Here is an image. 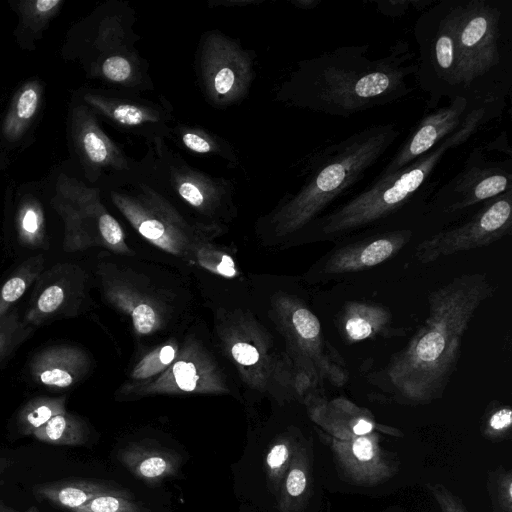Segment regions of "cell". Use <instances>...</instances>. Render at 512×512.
<instances>
[{
	"label": "cell",
	"instance_id": "6da1fadb",
	"mask_svg": "<svg viewBox=\"0 0 512 512\" xmlns=\"http://www.w3.org/2000/svg\"><path fill=\"white\" fill-rule=\"evenodd\" d=\"M416 79L433 109L463 98L471 111L500 116L512 88V1L443 0L415 22Z\"/></svg>",
	"mask_w": 512,
	"mask_h": 512
},
{
	"label": "cell",
	"instance_id": "7a4b0ae2",
	"mask_svg": "<svg viewBox=\"0 0 512 512\" xmlns=\"http://www.w3.org/2000/svg\"><path fill=\"white\" fill-rule=\"evenodd\" d=\"M369 45L345 46L299 61L280 83L275 100L289 107L349 117L397 102L413 88L417 63L406 41H396L378 59Z\"/></svg>",
	"mask_w": 512,
	"mask_h": 512
},
{
	"label": "cell",
	"instance_id": "3957f363",
	"mask_svg": "<svg viewBox=\"0 0 512 512\" xmlns=\"http://www.w3.org/2000/svg\"><path fill=\"white\" fill-rule=\"evenodd\" d=\"M493 292L485 273L463 274L430 291L426 320L369 381L412 404L441 397L457 369L462 338Z\"/></svg>",
	"mask_w": 512,
	"mask_h": 512
},
{
	"label": "cell",
	"instance_id": "277c9868",
	"mask_svg": "<svg viewBox=\"0 0 512 512\" xmlns=\"http://www.w3.org/2000/svg\"><path fill=\"white\" fill-rule=\"evenodd\" d=\"M399 134L393 123L374 124L311 154L302 186L264 217L266 230L275 239L304 231L366 175Z\"/></svg>",
	"mask_w": 512,
	"mask_h": 512
},
{
	"label": "cell",
	"instance_id": "5b68a950",
	"mask_svg": "<svg viewBox=\"0 0 512 512\" xmlns=\"http://www.w3.org/2000/svg\"><path fill=\"white\" fill-rule=\"evenodd\" d=\"M489 121L483 112H472L458 130L428 153L397 172L378 175L366 189L324 213L305 230L315 240H336L385 224L409 207H427V199L438 185L432 175L444 155L465 143Z\"/></svg>",
	"mask_w": 512,
	"mask_h": 512
},
{
	"label": "cell",
	"instance_id": "8992f818",
	"mask_svg": "<svg viewBox=\"0 0 512 512\" xmlns=\"http://www.w3.org/2000/svg\"><path fill=\"white\" fill-rule=\"evenodd\" d=\"M134 10L124 2L97 7L68 32L63 58L80 64L88 79L142 94L154 90L148 62L136 49Z\"/></svg>",
	"mask_w": 512,
	"mask_h": 512
},
{
	"label": "cell",
	"instance_id": "52a82bcc",
	"mask_svg": "<svg viewBox=\"0 0 512 512\" xmlns=\"http://www.w3.org/2000/svg\"><path fill=\"white\" fill-rule=\"evenodd\" d=\"M97 187L102 196L153 246L184 260H193L196 246L210 241L220 225L191 221L135 165L105 178Z\"/></svg>",
	"mask_w": 512,
	"mask_h": 512
},
{
	"label": "cell",
	"instance_id": "ba28073f",
	"mask_svg": "<svg viewBox=\"0 0 512 512\" xmlns=\"http://www.w3.org/2000/svg\"><path fill=\"white\" fill-rule=\"evenodd\" d=\"M146 152L137 160L143 175L177 206L219 225L217 220L235 212V185L230 179L215 177L190 165L165 139L146 141Z\"/></svg>",
	"mask_w": 512,
	"mask_h": 512
},
{
	"label": "cell",
	"instance_id": "9c48e42d",
	"mask_svg": "<svg viewBox=\"0 0 512 512\" xmlns=\"http://www.w3.org/2000/svg\"><path fill=\"white\" fill-rule=\"evenodd\" d=\"M50 205L64 225L65 251L100 246L122 255L133 254L122 226L103 203L99 187L61 172L56 177Z\"/></svg>",
	"mask_w": 512,
	"mask_h": 512
},
{
	"label": "cell",
	"instance_id": "30bf717a",
	"mask_svg": "<svg viewBox=\"0 0 512 512\" xmlns=\"http://www.w3.org/2000/svg\"><path fill=\"white\" fill-rule=\"evenodd\" d=\"M271 312L292 363L305 370L317 384L329 382L335 387L346 384L348 370L343 358L325 339L319 319L302 299L277 294Z\"/></svg>",
	"mask_w": 512,
	"mask_h": 512
},
{
	"label": "cell",
	"instance_id": "8fae6325",
	"mask_svg": "<svg viewBox=\"0 0 512 512\" xmlns=\"http://www.w3.org/2000/svg\"><path fill=\"white\" fill-rule=\"evenodd\" d=\"M256 54L218 29L204 32L195 54L197 84L214 108L241 103L256 77Z\"/></svg>",
	"mask_w": 512,
	"mask_h": 512
},
{
	"label": "cell",
	"instance_id": "7c38bea8",
	"mask_svg": "<svg viewBox=\"0 0 512 512\" xmlns=\"http://www.w3.org/2000/svg\"><path fill=\"white\" fill-rule=\"evenodd\" d=\"M509 190H512V159L490 160L481 147H475L458 174L428 201L425 213L456 222Z\"/></svg>",
	"mask_w": 512,
	"mask_h": 512
},
{
	"label": "cell",
	"instance_id": "4fadbf2b",
	"mask_svg": "<svg viewBox=\"0 0 512 512\" xmlns=\"http://www.w3.org/2000/svg\"><path fill=\"white\" fill-rule=\"evenodd\" d=\"M511 230L512 190H509L420 241L415 255L421 263H431L442 257L489 246L509 235Z\"/></svg>",
	"mask_w": 512,
	"mask_h": 512
},
{
	"label": "cell",
	"instance_id": "5bb4252c",
	"mask_svg": "<svg viewBox=\"0 0 512 512\" xmlns=\"http://www.w3.org/2000/svg\"><path fill=\"white\" fill-rule=\"evenodd\" d=\"M74 98L116 130L141 137L145 142L167 140L176 120L173 106L164 96L152 100L132 92L84 87L76 92Z\"/></svg>",
	"mask_w": 512,
	"mask_h": 512
},
{
	"label": "cell",
	"instance_id": "9a60e30c",
	"mask_svg": "<svg viewBox=\"0 0 512 512\" xmlns=\"http://www.w3.org/2000/svg\"><path fill=\"white\" fill-rule=\"evenodd\" d=\"M220 346L236 367L242 381L251 389L267 391L273 384L278 356L266 329L241 309L224 311L217 317Z\"/></svg>",
	"mask_w": 512,
	"mask_h": 512
},
{
	"label": "cell",
	"instance_id": "2e32d148",
	"mask_svg": "<svg viewBox=\"0 0 512 512\" xmlns=\"http://www.w3.org/2000/svg\"><path fill=\"white\" fill-rule=\"evenodd\" d=\"M225 375L213 355L195 337H187L173 363L157 378L139 385H122L117 395L228 394Z\"/></svg>",
	"mask_w": 512,
	"mask_h": 512
},
{
	"label": "cell",
	"instance_id": "e0dca14e",
	"mask_svg": "<svg viewBox=\"0 0 512 512\" xmlns=\"http://www.w3.org/2000/svg\"><path fill=\"white\" fill-rule=\"evenodd\" d=\"M67 131L87 184L97 187L105 178L135 165L136 160L106 134L96 114L76 98L69 107Z\"/></svg>",
	"mask_w": 512,
	"mask_h": 512
},
{
	"label": "cell",
	"instance_id": "ac0fdd59",
	"mask_svg": "<svg viewBox=\"0 0 512 512\" xmlns=\"http://www.w3.org/2000/svg\"><path fill=\"white\" fill-rule=\"evenodd\" d=\"M408 227L341 238L311 267L313 282H326L376 267L397 255L413 238Z\"/></svg>",
	"mask_w": 512,
	"mask_h": 512
},
{
	"label": "cell",
	"instance_id": "d6986e66",
	"mask_svg": "<svg viewBox=\"0 0 512 512\" xmlns=\"http://www.w3.org/2000/svg\"><path fill=\"white\" fill-rule=\"evenodd\" d=\"M85 272L78 265L58 263L43 271L31 297L24 322L31 327L75 317L86 299Z\"/></svg>",
	"mask_w": 512,
	"mask_h": 512
},
{
	"label": "cell",
	"instance_id": "ffe728a7",
	"mask_svg": "<svg viewBox=\"0 0 512 512\" xmlns=\"http://www.w3.org/2000/svg\"><path fill=\"white\" fill-rule=\"evenodd\" d=\"M98 275L105 299L130 318L138 335H151L163 328L167 308L158 297L110 264H100Z\"/></svg>",
	"mask_w": 512,
	"mask_h": 512
},
{
	"label": "cell",
	"instance_id": "44dd1931",
	"mask_svg": "<svg viewBox=\"0 0 512 512\" xmlns=\"http://www.w3.org/2000/svg\"><path fill=\"white\" fill-rule=\"evenodd\" d=\"M473 111L463 98L427 113L403 141L379 176L390 175L408 166L458 130Z\"/></svg>",
	"mask_w": 512,
	"mask_h": 512
},
{
	"label": "cell",
	"instance_id": "7402d4cb",
	"mask_svg": "<svg viewBox=\"0 0 512 512\" xmlns=\"http://www.w3.org/2000/svg\"><path fill=\"white\" fill-rule=\"evenodd\" d=\"M337 463L352 481L374 485L391 477L396 471L391 457L381 449L376 434L344 437L324 435Z\"/></svg>",
	"mask_w": 512,
	"mask_h": 512
},
{
	"label": "cell",
	"instance_id": "603a6c76",
	"mask_svg": "<svg viewBox=\"0 0 512 512\" xmlns=\"http://www.w3.org/2000/svg\"><path fill=\"white\" fill-rule=\"evenodd\" d=\"M91 360L87 352L74 345H55L39 351L31 360L33 380L52 389L76 385L88 373Z\"/></svg>",
	"mask_w": 512,
	"mask_h": 512
},
{
	"label": "cell",
	"instance_id": "cb8c5ba5",
	"mask_svg": "<svg viewBox=\"0 0 512 512\" xmlns=\"http://www.w3.org/2000/svg\"><path fill=\"white\" fill-rule=\"evenodd\" d=\"M337 328L343 340L350 344L406 334V330L394 326L392 313L386 306L362 300L344 303L337 315Z\"/></svg>",
	"mask_w": 512,
	"mask_h": 512
},
{
	"label": "cell",
	"instance_id": "d4e9b609",
	"mask_svg": "<svg viewBox=\"0 0 512 512\" xmlns=\"http://www.w3.org/2000/svg\"><path fill=\"white\" fill-rule=\"evenodd\" d=\"M45 85L38 77L22 82L15 90L0 122V144L15 148L23 143L38 121Z\"/></svg>",
	"mask_w": 512,
	"mask_h": 512
},
{
	"label": "cell",
	"instance_id": "484cf974",
	"mask_svg": "<svg viewBox=\"0 0 512 512\" xmlns=\"http://www.w3.org/2000/svg\"><path fill=\"white\" fill-rule=\"evenodd\" d=\"M117 457L131 474L150 486L176 476L182 463L176 451L146 443H131Z\"/></svg>",
	"mask_w": 512,
	"mask_h": 512
},
{
	"label": "cell",
	"instance_id": "4316f807",
	"mask_svg": "<svg viewBox=\"0 0 512 512\" xmlns=\"http://www.w3.org/2000/svg\"><path fill=\"white\" fill-rule=\"evenodd\" d=\"M9 5L18 17L13 32L16 44L22 50L34 51L65 0H12Z\"/></svg>",
	"mask_w": 512,
	"mask_h": 512
},
{
	"label": "cell",
	"instance_id": "83f0119b",
	"mask_svg": "<svg viewBox=\"0 0 512 512\" xmlns=\"http://www.w3.org/2000/svg\"><path fill=\"white\" fill-rule=\"evenodd\" d=\"M168 139L191 154L217 157L230 167H236L239 164V158L233 146L223 137L204 127L175 120Z\"/></svg>",
	"mask_w": 512,
	"mask_h": 512
},
{
	"label": "cell",
	"instance_id": "f1b7e54d",
	"mask_svg": "<svg viewBox=\"0 0 512 512\" xmlns=\"http://www.w3.org/2000/svg\"><path fill=\"white\" fill-rule=\"evenodd\" d=\"M14 227L21 245L33 249L48 247L45 208L36 192L23 189L17 191Z\"/></svg>",
	"mask_w": 512,
	"mask_h": 512
},
{
	"label": "cell",
	"instance_id": "f546056e",
	"mask_svg": "<svg viewBox=\"0 0 512 512\" xmlns=\"http://www.w3.org/2000/svg\"><path fill=\"white\" fill-rule=\"evenodd\" d=\"M311 465L307 446L298 441L277 493L280 512H299L309 495Z\"/></svg>",
	"mask_w": 512,
	"mask_h": 512
},
{
	"label": "cell",
	"instance_id": "4dcf8cb0",
	"mask_svg": "<svg viewBox=\"0 0 512 512\" xmlns=\"http://www.w3.org/2000/svg\"><path fill=\"white\" fill-rule=\"evenodd\" d=\"M120 492L123 491L103 482L91 480L58 481L36 488L39 497L69 511L86 504L96 496Z\"/></svg>",
	"mask_w": 512,
	"mask_h": 512
},
{
	"label": "cell",
	"instance_id": "1f68e13d",
	"mask_svg": "<svg viewBox=\"0 0 512 512\" xmlns=\"http://www.w3.org/2000/svg\"><path fill=\"white\" fill-rule=\"evenodd\" d=\"M44 257L32 256L22 262L0 287V321L12 310L44 271Z\"/></svg>",
	"mask_w": 512,
	"mask_h": 512
},
{
	"label": "cell",
	"instance_id": "d6a6232c",
	"mask_svg": "<svg viewBox=\"0 0 512 512\" xmlns=\"http://www.w3.org/2000/svg\"><path fill=\"white\" fill-rule=\"evenodd\" d=\"M88 427L78 416L68 413L58 414L33 432V436L41 442L77 446L88 440Z\"/></svg>",
	"mask_w": 512,
	"mask_h": 512
},
{
	"label": "cell",
	"instance_id": "836d02e7",
	"mask_svg": "<svg viewBox=\"0 0 512 512\" xmlns=\"http://www.w3.org/2000/svg\"><path fill=\"white\" fill-rule=\"evenodd\" d=\"M181 343L171 338L145 354L132 368L125 385L147 383L160 376L176 359Z\"/></svg>",
	"mask_w": 512,
	"mask_h": 512
},
{
	"label": "cell",
	"instance_id": "e575fe53",
	"mask_svg": "<svg viewBox=\"0 0 512 512\" xmlns=\"http://www.w3.org/2000/svg\"><path fill=\"white\" fill-rule=\"evenodd\" d=\"M298 440L291 434H282L268 446L264 468L269 489L277 495L282 480L293 458Z\"/></svg>",
	"mask_w": 512,
	"mask_h": 512
},
{
	"label": "cell",
	"instance_id": "d590c367",
	"mask_svg": "<svg viewBox=\"0 0 512 512\" xmlns=\"http://www.w3.org/2000/svg\"><path fill=\"white\" fill-rule=\"evenodd\" d=\"M66 397L40 396L30 399L19 410L17 425L24 435H32L54 416L64 413Z\"/></svg>",
	"mask_w": 512,
	"mask_h": 512
},
{
	"label": "cell",
	"instance_id": "8d00e7d4",
	"mask_svg": "<svg viewBox=\"0 0 512 512\" xmlns=\"http://www.w3.org/2000/svg\"><path fill=\"white\" fill-rule=\"evenodd\" d=\"M193 260L204 269L225 278L238 275L234 259L210 243L203 241L194 249Z\"/></svg>",
	"mask_w": 512,
	"mask_h": 512
},
{
	"label": "cell",
	"instance_id": "74e56055",
	"mask_svg": "<svg viewBox=\"0 0 512 512\" xmlns=\"http://www.w3.org/2000/svg\"><path fill=\"white\" fill-rule=\"evenodd\" d=\"M33 327L21 320L14 309L0 321V364L32 333Z\"/></svg>",
	"mask_w": 512,
	"mask_h": 512
},
{
	"label": "cell",
	"instance_id": "f35d334b",
	"mask_svg": "<svg viewBox=\"0 0 512 512\" xmlns=\"http://www.w3.org/2000/svg\"><path fill=\"white\" fill-rule=\"evenodd\" d=\"M70 512H148L125 491L96 496L86 504Z\"/></svg>",
	"mask_w": 512,
	"mask_h": 512
},
{
	"label": "cell",
	"instance_id": "ab89813d",
	"mask_svg": "<svg viewBox=\"0 0 512 512\" xmlns=\"http://www.w3.org/2000/svg\"><path fill=\"white\" fill-rule=\"evenodd\" d=\"M512 425V410L507 405L498 406L487 417L485 431L489 436H501L508 432Z\"/></svg>",
	"mask_w": 512,
	"mask_h": 512
},
{
	"label": "cell",
	"instance_id": "60d3db41",
	"mask_svg": "<svg viewBox=\"0 0 512 512\" xmlns=\"http://www.w3.org/2000/svg\"><path fill=\"white\" fill-rule=\"evenodd\" d=\"M429 489L442 512H468L461 501L442 484L430 485Z\"/></svg>",
	"mask_w": 512,
	"mask_h": 512
},
{
	"label": "cell",
	"instance_id": "b9f144b4",
	"mask_svg": "<svg viewBox=\"0 0 512 512\" xmlns=\"http://www.w3.org/2000/svg\"><path fill=\"white\" fill-rule=\"evenodd\" d=\"M372 3L380 14L392 18L402 17L410 8H414V0H384Z\"/></svg>",
	"mask_w": 512,
	"mask_h": 512
},
{
	"label": "cell",
	"instance_id": "7bdbcfd3",
	"mask_svg": "<svg viewBox=\"0 0 512 512\" xmlns=\"http://www.w3.org/2000/svg\"><path fill=\"white\" fill-rule=\"evenodd\" d=\"M497 499L505 512H511L512 479L510 472H507L498 478Z\"/></svg>",
	"mask_w": 512,
	"mask_h": 512
},
{
	"label": "cell",
	"instance_id": "ee69618b",
	"mask_svg": "<svg viewBox=\"0 0 512 512\" xmlns=\"http://www.w3.org/2000/svg\"><path fill=\"white\" fill-rule=\"evenodd\" d=\"M261 0H210L208 2L209 7H245L249 5H258Z\"/></svg>",
	"mask_w": 512,
	"mask_h": 512
},
{
	"label": "cell",
	"instance_id": "f6af8a7d",
	"mask_svg": "<svg viewBox=\"0 0 512 512\" xmlns=\"http://www.w3.org/2000/svg\"><path fill=\"white\" fill-rule=\"evenodd\" d=\"M487 150H499L506 153L509 158H511L512 152L507 140L506 131L502 132L497 138L488 143Z\"/></svg>",
	"mask_w": 512,
	"mask_h": 512
},
{
	"label": "cell",
	"instance_id": "bcb514c9",
	"mask_svg": "<svg viewBox=\"0 0 512 512\" xmlns=\"http://www.w3.org/2000/svg\"><path fill=\"white\" fill-rule=\"evenodd\" d=\"M290 3L299 9L312 10L321 3V0H291Z\"/></svg>",
	"mask_w": 512,
	"mask_h": 512
},
{
	"label": "cell",
	"instance_id": "7dc6e473",
	"mask_svg": "<svg viewBox=\"0 0 512 512\" xmlns=\"http://www.w3.org/2000/svg\"><path fill=\"white\" fill-rule=\"evenodd\" d=\"M0 512H19V511H15L5 505L0 504ZM24 512H39V510L35 507H31L27 511H24Z\"/></svg>",
	"mask_w": 512,
	"mask_h": 512
}]
</instances>
